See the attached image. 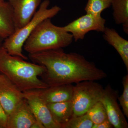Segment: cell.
Returning a JSON list of instances; mask_svg holds the SVG:
<instances>
[{
    "mask_svg": "<svg viewBox=\"0 0 128 128\" xmlns=\"http://www.w3.org/2000/svg\"><path fill=\"white\" fill-rule=\"evenodd\" d=\"M33 63L43 66L46 70L42 80L50 86L96 81L107 76L104 70L77 53H66L62 48L29 54Z\"/></svg>",
    "mask_w": 128,
    "mask_h": 128,
    "instance_id": "1",
    "label": "cell"
},
{
    "mask_svg": "<svg viewBox=\"0 0 128 128\" xmlns=\"http://www.w3.org/2000/svg\"><path fill=\"white\" fill-rule=\"evenodd\" d=\"M45 70L43 66L11 55L2 45L0 46V73L6 76L22 92L48 87L38 78Z\"/></svg>",
    "mask_w": 128,
    "mask_h": 128,
    "instance_id": "2",
    "label": "cell"
},
{
    "mask_svg": "<svg viewBox=\"0 0 128 128\" xmlns=\"http://www.w3.org/2000/svg\"><path fill=\"white\" fill-rule=\"evenodd\" d=\"M71 34L64 27L54 25L51 18L38 24L25 41L23 48L29 54L66 48L73 41Z\"/></svg>",
    "mask_w": 128,
    "mask_h": 128,
    "instance_id": "3",
    "label": "cell"
},
{
    "mask_svg": "<svg viewBox=\"0 0 128 128\" xmlns=\"http://www.w3.org/2000/svg\"><path fill=\"white\" fill-rule=\"evenodd\" d=\"M50 4L49 0H44L30 22L4 40L2 45L9 54L18 56L25 60L28 59V57L22 53L25 41L41 22L47 18H52L61 10V8L57 6L49 9Z\"/></svg>",
    "mask_w": 128,
    "mask_h": 128,
    "instance_id": "4",
    "label": "cell"
},
{
    "mask_svg": "<svg viewBox=\"0 0 128 128\" xmlns=\"http://www.w3.org/2000/svg\"><path fill=\"white\" fill-rule=\"evenodd\" d=\"M104 90L102 86L94 81L86 80L76 83L73 87V116L86 114L90 108L100 101Z\"/></svg>",
    "mask_w": 128,
    "mask_h": 128,
    "instance_id": "5",
    "label": "cell"
},
{
    "mask_svg": "<svg viewBox=\"0 0 128 128\" xmlns=\"http://www.w3.org/2000/svg\"><path fill=\"white\" fill-rule=\"evenodd\" d=\"M106 20L102 16L86 13L64 27L71 34L75 42L82 40L86 34L91 31L103 32L105 28Z\"/></svg>",
    "mask_w": 128,
    "mask_h": 128,
    "instance_id": "6",
    "label": "cell"
},
{
    "mask_svg": "<svg viewBox=\"0 0 128 128\" xmlns=\"http://www.w3.org/2000/svg\"><path fill=\"white\" fill-rule=\"evenodd\" d=\"M40 89L23 92L24 98L27 102L36 119L41 121L45 128H62L53 119L47 104L40 95Z\"/></svg>",
    "mask_w": 128,
    "mask_h": 128,
    "instance_id": "7",
    "label": "cell"
},
{
    "mask_svg": "<svg viewBox=\"0 0 128 128\" xmlns=\"http://www.w3.org/2000/svg\"><path fill=\"white\" fill-rule=\"evenodd\" d=\"M118 91L108 84L104 89L100 102L106 112L108 118L115 128H128V124L117 102L118 97Z\"/></svg>",
    "mask_w": 128,
    "mask_h": 128,
    "instance_id": "8",
    "label": "cell"
},
{
    "mask_svg": "<svg viewBox=\"0 0 128 128\" xmlns=\"http://www.w3.org/2000/svg\"><path fill=\"white\" fill-rule=\"evenodd\" d=\"M24 98L23 92L0 73V102L8 116Z\"/></svg>",
    "mask_w": 128,
    "mask_h": 128,
    "instance_id": "9",
    "label": "cell"
},
{
    "mask_svg": "<svg viewBox=\"0 0 128 128\" xmlns=\"http://www.w3.org/2000/svg\"><path fill=\"white\" fill-rule=\"evenodd\" d=\"M8 1L13 10L15 31L31 20L41 3V0H8Z\"/></svg>",
    "mask_w": 128,
    "mask_h": 128,
    "instance_id": "10",
    "label": "cell"
},
{
    "mask_svg": "<svg viewBox=\"0 0 128 128\" xmlns=\"http://www.w3.org/2000/svg\"><path fill=\"white\" fill-rule=\"evenodd\" d=\"M36 118L25 98L8 116L6 128H31Z\"/></svg>",
    "mask_w": 128,
    "mask_h": 128,
    "instance_id": "11",
    "label": "cell"
},
{
    "mask_svg": "<svg viewBox=\"0 0 128 128\" xmlns=\"http://www.w3.org/2000/svg\"><path fill=\"white\" fill-rule=\"evenodd\" d=\"M73 87L72 84L50 86L40 89V95L47 104L72 100Z\"/></svg>",
    "mask_w": 128,
    "mask_h": 128,
    "instance_id": "12",
    "label": "cell"
},
{
    "mask_svg": "<svg viewBox=\"0 0 128 128\" xmlns=\"http://www.w3.org/2000/svg\"><path fill=\"white\" fill-rule=\"evenodd\" d=\"M15 31L13 10L8 2L0 0V40H5Z\"/></svg>",
    "mask_w": 128,
    "mask_h": 128,
    "instance_id": "13",
    "label": "cell"
},
{
    "mask_svg": "<svg viewBox=\"0 0 128 128\" xmlns=\"http://www.w3.org/2000/svg\"><path fill=\"white\" fill-rule=\"evenodd\" d=\"M103 38L116 49L126 66L128 73V41L121 37L115 29L105 28Z\"/></svg>",
    "mask_w": 128,
    "mask_h": 128,
    "instance_id": "14",
    "label": "cell"
},
{
    "mask_svg": "<svg viewBox=\"0 0 128 128\" xmlns=\"http://www.w3.org/2000/svg\"><path fill=\"white\" fill-rule=\"evenodd\" d=\"M53 119L57 123L62 126L66 123L73 116L72 100L47 104Z\"/></svg>",
    "mask_w": 128,
    "mask_h": 128,
    "instance_id": "15",
    "label": "cell"
},
{
    "mask_svg": "<svg viewBox=\"0 0 128 128\" xmlns=\"http://www.w3.org/2000/svg\"><path fill=\"white\" fill-rule=\"evenodd\" d=\"M113 16L117 24H122L124 32L128 34V0H112Z\"/></svg>",
    "mask_w": 128,
    "mask_h": 128,
    "instance_id": "16",
    "label": "cell"
},
{
    "mask_svg": "<svg viewBox=\"0 0 128 128\" xmlns=\"http://www.w3.org/2000/svg\"><path fill=\"white\" fill-rule=\"evenodd\" d=\"M112 0H88L85 11L88 14L101 16L104 10L111 6Z\"/></svg>",
    "mask_w": 128,
    "mask_h": 128,
    "instance_id": "17",
    "label": "cell"
},
{
    "mask_svg": "<svg viewBox=\"0 0 128 128\" xmlns=\"http://www.w3.org/2000/svg\"><path fill=\"white\" fill-rule=\"evenodd\" d=\"M86 114L94 124H100L108 118L105 108L100 101L97 102L90 108Z\"/></svg>",
    "mask_w": 128,
    "mask_h": 128,
    "instance_id": "18",
    "label": "cell"
},
{
    "mask_svg": "<svg viewBox=\"0 0 128 128\" xmlns=\"http://www.w3.org/2000/svg\"><path fill=\"white\" fill-rule=\"evenodd\" d=\"M94 124L86 114L73 116L62 126V128H92Z\"/></svg>",
    "mask_w": 128,
    "mask_h": 128,
    "instance_id": "19",
    "label": "cell"
},
{
    "mask_svg": "<svg viewBox=\"0 0 128 128\" xmlns=\"http://www.w3.org/2000/svg\"><path fill=\"white\" fill-rule=\"evenodd\" d=\"M123 91L122 95L118 97V99L124 114L128 118V73L123 78Z\"/></svg>",
    "mask_w": 128,
    "mask_h": 128,
    "instance_id": "20",
    "label": "cell"
},
{
    "mask_svg": "<svg viewBox=\"0 0 128 128\" xmlns=\"http://www.w3.org/2000/svg\"><path fill=\"white\" fill-rule=\"evenodd\" d=\"M8 115L0 102V128H6Z\"/></svg>",
    "mask_w": 128,
    "mask_h": 128,
    "instance_id": "21",
    "label": "cell"
},
{
    "mask_svg": "<svg viewBox=\"0 0 128 128\" xmlns=\"http://www.w3.org/2000/svg\"><path fill=\"white\" fill-rule=\"evenodd\" d=\"M113 128L112 124L108 118L98 124H94L92 128Z\"/></svg>",
    "mask_w": 128,
    "mask_h": 128,
    "instance_id": "22",
    "label": "cell"
},
{
    "mask_svg": "<svg viewBox=\"0 0 128 128\" xmlns=\"http://www.w3.org/2000/svg\"><path fill=\"white\" fill-rule=\"evenodd\" d=\"M31 128H45V127L41 121L36 119V121L32 125Z\"/></svg>",
    "mask_w": 128,
    "mask_h": 128,
    "instance_id": "23",
    "label": "cell"
},
{
    "mask_svg": "<svg viewBox=\"0 0 128 128\" xmlns=\"http://www.w3.org/2000/svg\"><path fill=\"white\" fill-rule=\"evenodd\" d=\"M1 40H0V46L2 45V41Z\"/></svg>",
    "mask_w": 128,
    "mask_h": 128,
    "instance_id": "24",
    "label": "cell"
}]
</instances>
